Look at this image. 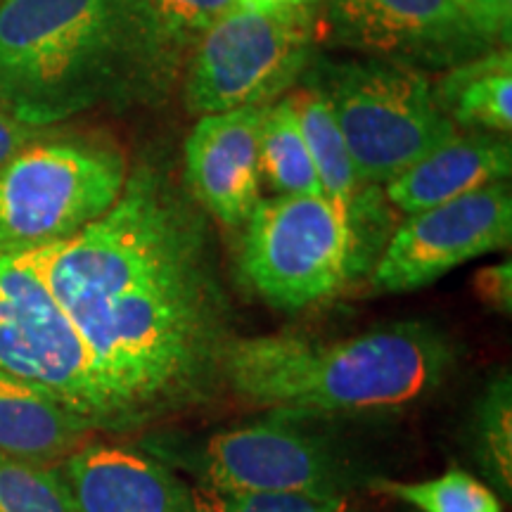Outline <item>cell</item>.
Returning <instances> with one entry per match:
<instances>
[{"label": "cell", "mask_w": 512, "mask_h": 512, "mask_svg": "<svg viewBox=\"0 0 512 512\" xmlns=\"http://www.w3.org/2000/svg\"><path fill=\"white\" fill-rule=\"evenodd\" d=\"M72 320L119 432L202 406L233 339L207 214L162 164H140L114 207L29 252Z\"/></svg>", "instance_id": "cell-1"}, {"label": "cell", "mask_w": 512, "mask_h": 512, "mask_svg": "<svg viewBox=\"0 0 512 512\" xmlns=\"http://www.w3.org/2000/svg\"><path fill=\"white\" fill-rule=\"evenodd\" d=\"M178 64L147 0H0V107L29 126L162 98Z\"/></svg>", "instance_id": "cell-2"}, {"label": "cell", "mask_w": 512, "mask_h": 512, "mask_svg": "<svg viewBox=\"0 0 512 512\" xmlns=\"http://www.w3.org/2000/svg\"><path fill=\"white\" fill-rule=\"evenodd\" d=\"M456 347L422 320L382 325L347 339L299 332L233 337L223 387L254 408L332 420L394 413L437 392Z\"/></svg>", "instance_id": "cell-3"}, {"label": "cell", "mask_w": 512, "mask_h": 512, "mask_svg": "<svg viewBox=\"0 0 512 512\" xmlns=\"http://www.w3.org/2000/svg\"><path fill=\"white\" fill-rule=\"evenodd\" d=\"M392 223L377 185H363L349 202L325 195L261 200L242 226V278L273 309L325 304L370 278Z\"/></svg>", "instance_id": "cell-4"}, {"label": "cell", "mask_w": 512, "mask_h": 512, "mask_svg": "<svg viewBox=\"0 0 512 512\" xmlns=\"http://www.w3.org/2000/svg\"><path fill=\"white\" fill-rule=\"evenodd\" d=\"M316 418L273 411L271 418L219 430L204 439H147L143 451L192 484L216 491H297L351 496L368 477Z\"/></svg>", "instance_id": "cell-5"}, {"label": "cell", "mask_w": 512, "mask_h": 512, "mask_svg": "<svg viewBox=\"0 0 512 512\" xmlns=\"http://www.w3.org/2000/svg\"><path fill=\"white\" fill-rule=\"evenodd\" d=\"M309 81L330 102L361 185H387L458 133L430 79L406 64L323 62Z\"/></svg>", "instance_id": "cell-6"}, {"label": "cell", "mask_w": 512, "mask_h": 512, "mask_svg": "<svg viewBox=\"0 0 512 512\" xmlns=\"http://www.w3.org/2000/svg\"><path fill=\"white\" fill-rule=\"evenodd\" d=\"M124 157L86 140H36L0 171V256L74 238L114 207Z\"/></svg>", "instance_id": "cell-7"}, {"label": "cell", "mask_w": 512, "mask_h": 512, "mask_svg": "<svg viewBox=\"0 0 512 512\" xmlns=\"http://www.w3.org/2000/svg\"><path fill=\"white\" fill-rule=\"evenodd\" d=\"M313 12L233 8L192 46L185 105L192 114L271 105L311 62Z\"/></svg>", "instance_id": "cell-8"}, {"label": "cell", "mask_w": 512, "mask_h": 512, "mask_svg": "<svg viewBox=\"0 0 512 512\" xmlns=\"http://www.w3.org/2000/svg\"><path fill=\"white\" fill-rule=\"evenodd\" d=\"M0 370L48 387L98 432H119L86 344L29 252L0 256Z\"/></svg>", "instance_id": "cell-9"}, {"label": "cell", "mask_w": 512, "mask_h": 512, "mask_svg": "<svg viewBox=\"0 0 512 512\" xmlns=\"http://www.w3.org/2000/svg\"><path fill=\"white\" fill-rule=\"evenodd\" d=\"M510 240L512 192L508 181H496L458 200L408 214L392 230L370 273V285L389 294L422 290L477 256L508 249Z\"/></svg>", "instance_id": "cell-10"}, {"label": "cell", "mask_w": 512, "mask_h": 512, "mask_svg": "<svg viewBox=\"0 0 512 512\" xmlns=\"http://www.w3.org/2000/svg\"><path fill=\"white\" fill-rule=\"evenodd\" d=\"M337 46L413 69H448L496 46L458 0H328Z\"/></svg>", "instance_id": "cell-11"}, {"label": "cell", "mask_w": 512, "mask_h": 512, "mask_svg": "<svg viewBox=\"0 0 512 512\" xmlns=\"http://www.w3.org/2000/svg\"><path fill=\"white\" fill-rule=\"evenodd\" d=\"M268 105L204 114L183 147V183L204 214L242 228L261 202L259 140Z\"/></svg>", "instance_id": "cell-12"}, {"label": "cell", "mask_w": 512, "mask_h": 512, "mask_svg": "<svg viewBox=\"0 0 512 512\" xmlns=\"http://www.w3.org/2000/svg\"><path fill=\"white\" fill-rule=\"evenodd\" d=\"M57 470L76 512H183L188 482L143 448L86 441Z\"/></svg>", "instance_id": "cell-13"}, {"label": "cell", "mask_w": 512, "mask_h": 512, "mask_svg": "<svg viewBox=\"0 0 512 512\" xmlns=\"http://www.w3.org/2000/svg\"><path fill=\"white\" fill-rule=\"evenodd\" d=\"M512 150L496 133H456L387 183L384 197L403 214L458 200L496 181H508Z\"/></svg>", "instance_id": "cell-14"}, {"label": "cell", "mask_w": 512, "mask_h": 512, "mask_svg": "<svg viewBox=\"0 0 512 512\" xmlns=\"http://www.w3.org/2000/svg\"><path fill=\"white\" fill-rule=\"evenodd\" d=\"M95 432L91 420L48 387L0 370V453L57 465Z\"/></svg>", "instance_id": "cell-15"}, {"label": "cell", "mask_w": 512, "mask_h": 512, "mask_svg": "<svg viewBox=\"0 0 512 512\" xmlns=\"http://www.w3.org/2000/svg\"><path fill=\"white\" fill-rule=\"evenodd\" d=\"M439 110L456 128L482 133H510L512 126V55L508 48L448 67L432 86Z\"/></svg>", "instance_id": "cell-16"}, {"label": "cell", "mask_w": 512, "mask_h": 512, "mask_svg": "<svg viewBox=\"0 0 512 512\" xmlns=\"http://www.w3.org/2000/svg\"><path fill=\"white\" fill-rule=\"evenodd\" d=\"M285 98L290 102L304 143L309 147L323 195L337 202L354 200V195L363 185L356 176L349 147L344 143L330 102L311 81L297 91H290Z\"/></svg>", "instance_id": "cell-17"}, {"label": "cell", "mask_w": 512, "mask_h": 512, "mask_svg": "<svg viewBox=\"0 0 512 512\" xmlns=\"http://www.w3.org/2000/svg\"><path fill=\"white\" fill-rule=\"evenodd\" d=\"M259 166L261 178L271 185L275 195H323L309 147L287 98L266 107Z\"/></svg>", "instance_id": "cell-18"}, {"label": "cell", "mask_w": 512, "mask_h": 512, "mask_svg": "<svg viewBox=\"0 0 512 512\" xmlns=\"http://www.w3.org/2000/svg\"><path fill=\"white\" fill-rule=\"evenodd\" d=\"M472 451L489 486L498 494H512V380L501 370L479 396L472 415Z\"/></svg>", "instance_id": "cell-19"}, {"label": "cell", "mask_w": 512, "mask_h": 512, "mask_svg": "<svg viewBox=\"0 0 512 512\" xmlns=\"http://www.w3.org/2000/svg\"><path fill=\"white\" fill-rule=\"evenodd\" d=\"M366 489L396 498L418 512H503L496 491L460 467H451L444 475L422 482H399L373 475L368 477Z\"/></svg>", "instance_id": "cell-20"}, {"label": "cell", "mask_w": 512, "mask_h": 512, "mask_svg": "<svg viewBox=\"0 0 512 512\" xmlns=\"http://www.w3.org/2000/svg\"><path fill=\"white\" fill-rule=\"evenodd\" d=\"M183 512H358L351 496L297 491H216L188 484Z\"/></svg>", "instance_id": "cell-21"}, {"label": "cell", "mask_w": 512, "mask_h": 512, "mask_svg": "<svg viewBox=\"0 0 512 512\" xmlns=\"http://www.w3.org/2000/svg\"><path fill=\"white\" fill-rule=\"evenodd\" d=\"M0 512H76L57 465L0 453Z\"/></svg>", "instance_id": "cell-22"}, {"label": "cell", "mask_w": 512, "mask_h": 512, "mask_svg": "<svg viewBox=\"0 0 512 512\" xmlns=\"http://www.w3.org/2000/svg\"><path fill=\"white\" fill-rule=\"evenodd\" d=\"M169 46L178 57L197 43L211 24L238 8V0H147Z\"/></svg>", "instance_id": "cell-23"}, {"label": "cell", "mask_w": 512, "mask_h": 512, "mask_svg": "<svg viewBox=\"0 0 512 512\" xmlns=\"http://www.w3.org/2000/svg\"><path fill=\"white\" fill-rule=\"evenodd\" d=\"M467 15L496 46L510 43L512 0H458Z\"/></svg>", "instance_id": "cell-24"}, {"label": "cell", "mask_w": 512, "mask_h": 512, "mask_svg": "<svg viewBox=\"0 0 512 512\" xmlns=\"http://www.w3.org/2000/svg\"><path fill=\"white\" fill-rule=\"evenodd\" d=\"M475 292L479 302L498 313L510 316L512 311V266L510 261L479 268L475 275Z\"/></svg>", "instance_id": "cell-25"}, {"label": "cell", "mask_w": 512, "mask_h": 512, "mask_svg": "<svg viewBox=\"0 0 512 512\" xmlns=\"http://www.w3.org/2000/svg\"><path fill=\"white\" fill-rule=\"evenodd\" d=\"M43 138V128L29 126L12 117L8 110L0 107V171L15 159L19 152L27 150L36 140Z\"/></svg>", "instance_id": "cell-26"}, {"label": "cell", "mask_w": 512, "mask_h": 512, "mask_svg": "<svg viewBox=\"0 0 512 512\" xmlns=\"http://www.w3.org/2000/svg\"><path fill=\"white\" fill-rule=\"evenodd\" d=\"M320 0H238L240 8L254 12H313Z\"/></svg>", "instance_id": "cell-27"}]
</instances>
